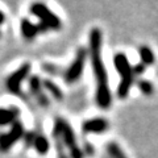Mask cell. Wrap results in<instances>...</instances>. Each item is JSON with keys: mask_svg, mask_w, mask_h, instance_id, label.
<instances>
[{"mask_svg": "<svg viewBox=\"0 0 158 158\" xmlns=\"http://www.w3.org/2000/svg\"><path fill=\"white\" fill-rule=\"evenodd\" d=\"M102 32L99 28H94L90 33V57L94 70V77L96 79V103L102 110H108L112 102L111 90L108 86L107 70L102 61Z\"/></svg>", "mask_w": 158, "mask_h": 158, "instance_id": "1", "label": "cell"}, {"mask_svg": "<svg viewBox=\"0 0 158 158\" xmlns=\"http://www.w3.org/2000/svg\"><path fill=\"white\" fill-rule=\"evenodd\" d=\"M113 63H115L116 70L120 73L121 81L120 85L117 87V95L118 98L125 99L129 94V90L133 85V79H135V74H133V67L129 65V61L124 53H117L113 57Z\"/></svg>", "mask_w": 158, "mask_h": 158, "instance_id": "2", "label": "cell"}, {"mask_svg": "<svg viewBox=\"0 0 158 158\" xmlns=\"http://www.w3.org/2000/svg\"><path fill=\"white\" fill-rule=\"evenodd\" d=\"M53 135L54 137L61 138L63 145L69 148L71 158H83V152L79 149V146L77 144L75 135H74L71 127L63 118H57L56 120V127H54Z\"/></svg>", "mask_w": 158, "mask_h": 158, "instance_id": "3", "label": "cell"}, {"mask_svg": "<svg viewBox=\"0 0 158 158\" xmlns=\"http://www.w3.org/2000/svg\"><path fill=\"white\" fill-rule=\"evenodd\" d=\"M86 58H87V50H86V49L85 48L78 49L75 59H74L71 65L66 69L65 74H63L65 81L67 83H74V82H77L78 79L81 78L82 73H83V69H85Z\"/></svg>", "mask_w": 158, "mask_h": 158, "instance_id": "4", "label": "cell"}, {"mask_svg": "<svg viewBox=\"0 0 158 158\" xmlns=\"http://www.w3.org/2000/svg\"><path fill=\"white\" fill-rule=\"evenodd\" d=\"M32 12L34 15H37V16L42 20V29H46V28H53V29H58L61 27V21H59V19L56 16L54 13H52L49 9L42 6V4H34L32 7Z\"/></svg>", "mask_w": 158, "mask_h": 158, "instance_id": "5", "label": "cell"}, {"mask_svg": "<svg viewBox=\"0 0 158 158\" xmlns=\"http://www.w3.org/2000/svg\"><path fill=\"white\" fill-rule=\"evenodd\" d=\"M108 129V123L104 118H91L83 123V133H102Z\"/></svg>", "mask_w": 158, "mask_h": 158, "instance_id": "6", "label": "cell"}, {"mask_svg": "<svg viewBox=\"0 0 158 158\" xmlns=\"http://www.w3.org/2000/svg\"><path fill=\"white\" fill-rule=\"evenodd\" d=\"M140 59L144 66H150L154 63V54H153L152 49L148 46H141L140 48Z\"/></svg>", "mask_w": 158, "mask_h": 158, "instance_id": "7", "label": "cell"}, {"mask_svg": "<svg viewBox=\"0 0 158 158\" xmlns=\"http://www.w3.org/2000/svg\"><path fill=\"white\" fill-rule=\"evenodd\" d=\"M107 152L111 158H127L124 152L121 150V148L115 142H111V144L107 145Z\"/></svg>", "mask_w": 158, "mask_h": 158, "instance_id": "8", "label": "cell"}, {"mask_svg": "<svg viewBox=\"0 0 158 158\" xmlns=\"http://www.w3.org/2000/svg\"><path fill=\"white\" fill-rule=\"evenodd\" d=\"M44 86H45L46 90H48L49 92H50L52 95L57 99V100H62V99H63L62 91L59 90V87L54 85L53 82H50V81H45V82H44Z\"/></svg>", "mask_w": 158, "mask_h": 158, "instance_id": "9", "label": "cell"}, {"mask_svg": "<svg viewBox=\"0 0 158 158\" xmlns=\"http://www.w3.org/2000/svg\"><path fill=\"white\" fill-rule=\"evenodd\" d=\"M34 146H36V149L40 154H45L49 150V142L44 136H38L36 140H34Z\"/></svg>", "mask_w": 158, "mask_h": 158, "instance_id": "10", "label": "cell"}, {"mask_svg": "<svg viewBox=\"0 0 158 158\" xmlns=\"http://www.w3.org/2000/svg\"><path fill=\"white\" fill-rule=\"evenodd\" d=\"M23 32H24V34H25V37L31 38V37H33L34 34L37 33V28L34 25H32L28 20H24V23H23Z\"/></svg>", "mask_w": 158, "mask_h": 158, "instance_id": "11", "label": "cell"}, {"mask_svg": "<svg viewBox=\"0 0 158 158\" xmlns=\"http://www.w3.org/2000/svg\"><path fill=\"white\" fill-rule=\"evenodd\" d=\"M137 86L140 88V91L144 94V95H150L153 92V85L148 81H138L137 82Z\"/></svg>", "mask_w": 158, "mask_h": 158, "instance_id": "12", "label": "cell"}, {"mask_svg": "<svg viewBox=\"0 0 158 158\" xmlns=\"http://www.w3.org/2000/svg\"><path fill=\"white\" fill-rule=\"evenodd\" d=\"M144 69H145V66L142 65V63L141 65H137L133 67V74H135V75H140V74L144 73Z\"/></svg>", "mask_w": 158, "mask_h": 158, "instance_id": "13", "label": "cell"}, {"mask_svg": "<svg viewBox=\"0 0 158 158\" xmlns=\"http://www.w3.org/2000/svg\"><path fill=\"white\" fill-rule=\"evenodd\" d=\"M45 70H48L50 74H54V75H58V71H59V69L57 67V66H53V65H50V66H45Z\"/></svg>", "mask_w": 158, "mask_h": 158, "instance_id": "14", "label": "cell"}]
</instances>
